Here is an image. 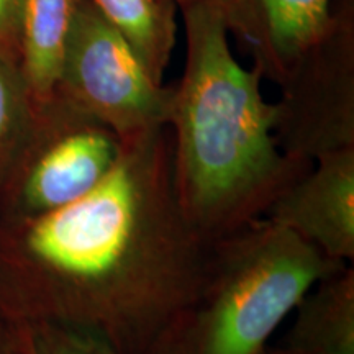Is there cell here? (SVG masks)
I'll use <instances>...</instances> for the list:
<instances>
[{
  "label": "cell",
  "instance_id": "ba28073f",
  "mask_svg": "<svg viewBox=\"0 0 354 354\" xmlns=\"http://www.w3.org/2000/svg\"><path fill=\"white\" fill-rule=\"evenodd\" d=\"M259 69L277 86L333 20L336 0H209Z\"/></svg>",
  "mask_w": 354,
  "mask_h": 354
},
{
  "label": "cell",
  "instance_id": "9a60e30c",
  "mask_svg": "<svg viewBox=\"0 0 354 354\" xmlns=\"http://www.w3.org/2000/svg\"><path fill=\"white\" fill-rule=\"evenodd\" d=\"M24 0H0V56L19 63L20 15Z\"/></svg>",
  "mask_w": 354,
  "mask_h": 354
},
{
  "label": "cell",
  "instance_id": "9c48e42d",
  "mask_svg": "<svg viewBox=\"0 0 354 354\" xmlns=\"http://www.w3.org/2000/svg\"><path fill=\"white\" fill-rule=\"evenodd\" d=\"M281 346L294 354H354V269L344 266L300 299Z\"/></svg>",
  "mask_w": 354,
  "mask_h": 354
},
{
  "label": "cell",
  "instance_id": "8992f818",
  "mask_svg": "<svg viewBox=\"0 0 354 354\" xmlns=\"http://www.w3.org/2000/svg\"><path fill=\"white\" fill-rule=\"evenodd\" d=\"M277 86L274 136L282 153L313 162L354 148V0H336L328 30Z\"/></svg>",
  "mask_w": 354,
  "mask_h": 354
},
{
  "label": "cell",
  "instance_id": "277c9868",
  "mask_svg": "<svg viewBox=\"0 0 354 354\" xmlns=\"http://www.w3.org/2000/svg\"><path fill=\"white\" fill-rule=\"evenodd\" d=\"M122 148L112 128L53 95L35 107L28 138L0 189V216H37L77 201L109 176Z\"/></svg>",
  "mask_w": 354,
  "mask_h": 354
},
{
  "label": "cell",
  "instance_id": "e0dca14e",
  "mask_svg": "<svg viewBox=\"0 0 354 354\" xmlns=\"http://www.w3.org/2000/svg\"><path fill=\"white\" fill-rule=\"evenodd\" d=\"M171 2H174L176 6L179 7V8H183V7H185V6H189V3L197 2V0H171Z\"/></svg>",
  "mask_w": 354,
  "mask_h": 354
},
{
  "label": "cell",
  "instance_id": "5bb4252c",
  "mask_svg": "<svg viewBox=\"0 0 354 354\" xmlns=\"http://www.w3.org/2000/svg\"><path fill=\"white\" fill-rule=\"evenodd\" d=\"M0 354H38L30 323L0 308Z\"/></svg>",
  "mask_w": 354,
  "mask_h": 354
},
{
  "label": "cell",
  "instance_id": "6da1fadb",
  "mask_svg": "<svg viewBox=\"0 0 354 354\" xmlns=\"http://www.w3.org/2000/svg\"><path fill=\"white\" fill-rule=\"evenodd\" d=\"M210 243L179 205L169 127L151 128L123 140L86 196L43 215L0 216V308L148 354L196 295Z\"/></svg>",
  "mask_w": 354,
  "mask_h": 354
},
{
  "label": "cell",
  "instance_id": "7a4b0ae2",
  "mask_svg": "<svg viewBox=\"0 0 354 354\" xmlns=\"http://www.w3.org/2000/svg\"><path fill=\"white\" fill-rule=\"evenodd\" d=\"M185 64L172 86L167 127L172 176L189 223L215 241L264 218L313 162L289 158L274 136V102L245 68L209 0L180 8Z\"/></svg>",
  "mask_w": 354,
  "mask_h": 354
},
{
  "label": "cell",
  "instance_id": "8fae6325",
  "mask_svg": "<svg viewBox=\"0 0 354 354\" xmlns=\"http://www.w3.org/2000/svg\"><path fill=\"white\" fill-rule=\"evenodd\" d=\"M104 19L127 39L158 84H165L177 35L171 0H92Z\"/></svg>",
  "mask_w": 354,
  "mask_h": 354
},
{
  "label": "cell",
  "instance_id": "7c38bea8",
  "mask_svg": "<svg viewBox=\"0 0 354 354\" xmlns=\"http://www.w3.org/2000/svg\"><path fill=\"white\" fill-rule=\"evenodd\" d=\"M35 107L19 63L0 56V189L28 138Z\"/></svg>",
  "mask_w": 354,
  "mask_h": 354
},
{
  "label": "cell",
  "instance_id": "2e32d148",
  "mask_svg": "<svg viewBox=\"0 0 354 354\" xmlns=\"http://www.w3.org/2000/svg\"><path fill=\"white\" fill-rule=\"evenodd\" d=\"M261 354H294V353L279 344V346H268Z\"/></svg>",
  "mask_w": 354,
  "mask_h": 354
},
{
  "label": "cell",
  "instance_id": "5b68a950",
  "mask_svg": "<svg viewBox=\"0 0 354 354\" xmlns=\"http://www.w3.org/2000/svg\"><path fill=\"white\" fill-rule=\"evenodd\" d=\"M172 86L158 84L92 0H81L55 95L107 125L122 140L167 125Z\"/></svg>",
  "mask_w": 354,
  "mask_h": 354
},
{
  "label": "cell",
  "instance_id": "30bf717a",
  "mask_svg": "<svg viewBox=\"0 0 354 354\" xmlns=\"http://www.w3.org/2000/svg\"><path fill=\"white\" fill-rule=\"evenodd\" d=\"M81 0H24L19 68L35 104L53 99Z\"/></svg>",
  "mask_w": 354,
  "mask_h": 354
},
{
  "label": "cell",
  "instance_id": "4fadbf2b",
  "mask_svg": "<svg viewBox=\"0 0 354 354\" xmlns=\"http://www.w3.org/2000/svg\"><path fill=\"white\" fill-rule=\"evenodd\" d=\"M32 328L38 354H120L88 331L55 323H37Z\"/></svg>",
  "mask_w": 354,
  "mask_h": 354
},
{
  "label": "cell",
  "instance_id": "3957f363",
  "mask_svg": "<svg viewBox=\"0 0 354 354\" xmlns=\"http://www.w3.org/2000/svg\"><path fill=\"white\" fill-rule=\"evenodd\" d=\"M344 266L268 218L210 243L192 299L148 354H261L307 292Z\"/></svg>",
  "mask_w": 354,
  "mask_h": 354
},
{
  "label": "cell",
  "instance_id": "52a82bcc",
  "mask_svg": "<svg viewBox=\"0 0 354 354\" xmlns=\"http://www.w3.org/2000/svg\"><path fill=\"white\" fill-rule=\"evenodd\" d=\"M264 218L343 264L354 259V148L313 161L272 203Z\"/></svg>",
  "mask_w": 354,
  "mask_h": 354
}]
</instances>
